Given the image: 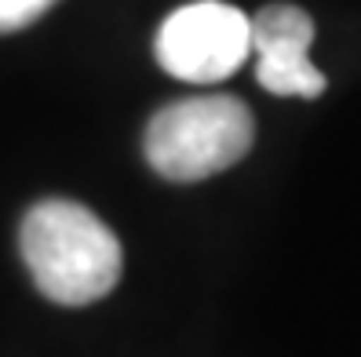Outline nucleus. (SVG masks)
I'll use <instances>...</instances> for the list:
<instances>
[{
  "instance_id": "obj_3",
  "label": "nucleus",
  "mask_w": 361,
  "mask_h": 357,
  "mask_svg": "<svg viewBox=\"0 0 361 357\" xmlns=\"http://www.w3.org/2000/svg\"><path fill=\"white\" fill-rule=\"evenodd\" d=\"M252 51L248 15L223 0L176 8L161 23L154 55L161 70L186 84H216L245 66Z\"/></svg>"
},
{
  "instance_id": "obj_1",
  "label": "nucleus",
  "mask_w": 361,
  "mask_h": 357,
  "mask_svg": "<svg viewBox=\"0 0 361 357\" xmlns=\"http://www.w3.org/2000/svg\"><path fill=\"white\" fill-rule=\"evenodd\" d=\"M18 248L33 284L59 306H88L110 296L124 270V248L114 230L92 208L62 197L30 208Z\"/></svg>"
},
{
  "instance_id": "obj_2",
  "label": "nucleus",
  "mask_w": 361,
  "mask_h": 357,
  "mask_svg": "<svg viewBox=\"0 0 361 357\" xmlns=\"http://www.w3.org/2000/svg\"><path fill=\"white\" fill-rule=\"evenodd\" d=\"M256 139L252 110L233 95H194L146 124V161L172 182H197L233 168Z\"/></svg>"
},
{
  "instance_id": "obj_5",
  "label": "nucleus",
  "mask_w": 361,
  "mask_h": 357,
  "mask_svg": "<svg viewBox=\"0 0 361 357\" xmlns=\"http://www.w3.org/2000/svg\"><path fill=\"white\" fill-rule=\"evenodd\" d=\"M59 0H0V33H18L44 18Z\"/></svg>"
},
{
  "instance_id": "obj_4",
  "label": "nucleus",
  "mask_w": 361,
  "mask_h": 357,
  "mask_svg": "<svg viewBox=\"0 0 361 357\" xmlns=\"http://www.w3.org/2000/svg\"><path fill=\"white\" fill-rule=\"evenodd\" d=\"M252 51L259 55L256 80L270 95L314 99L325 92V73L310 62L314 18L295 4H267L248 18Z\"/></svg>"
}]
</instances>
